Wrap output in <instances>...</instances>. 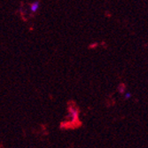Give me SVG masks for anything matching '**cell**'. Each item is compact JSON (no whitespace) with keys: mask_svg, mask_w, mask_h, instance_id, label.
<instances>
[{"mask_svg":"<svg viewBox=\"0 0 148 148\" xmlns=\"http://www.w3.org/2000/svg\"><path fill=\"white\" fill-rule=\"evenodd\" d=\"M131 93L130 92H126V93H124V99H130L131 98Z\"/></svg>","mask_w":148,"mask_h":148,"instance_id":"3957f363","label":"cell"},{"mask_svg":"<svg viewBox=\"0 0 148 148\" xmlns=\"http://www.w3.org/2000/svg\"><path fill=\"white\" fill-rule=\"evenodd\" d=\"M40 6H41V2L39 0H36V1L29 5V10L32 13H36L40 9Z\"/></svg>","mask_w":148,"mask_h":148,"instance_id":"6da1fadb","label":"cell"},{"mask_svg":"<svg viewBox=\"0 0 148 148\" xmlns=\"http://www.w3.org/2000/svg\"><path fill=\"white\" fill-rule=\"evenodd\" d=\"M119 92L121 94H124V92H125V86H124V84H121L119 86Z\"/></svg>","mask_w":148,"mask_h":148,"instance_id":"7a4b0ae2","label":"cell"}]
</instances>
